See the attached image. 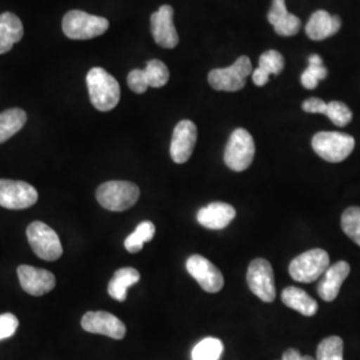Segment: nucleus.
<instances>
[{"mask_svg":"<svg viewBox=\"0 0 360 360\" xmlns=\"http://www.w3.org/2000/svg\"><path fill=\"white\" fill-rule=\"evenodd\" d=\"M141 281L139 271L132 267H124L116 271L108 283V294L117 302H124L127 297V290L131 285Z\"/></svg>","mask_w":360,"mask_h":360,"instance_id":"b1692460","label":"nucleus"},{"mask_svg":"<svg viewBox=\"0 0 360 360\" xmlns=\"http://www.w3.org/2000/svg\"><path fill=\"white\" fill-rule=\"evenodd\" d=\"M281 360H316L309 355H300V352L295 348H290L283 354V358Z\"/></svg>","mask_w":360,"mask_h":360,"instance_id":"72a5a7b5","label":"nucleus"},{"mask_svg":"<svg viewBox=\"0 0 360 360\" xmlns=\"http://www.w3.org/2000/svg\"><path fill=\"white\" fill-rule=\"evenodd\" d=\"M82 327L90 334L104 335L120 340L126 336V326L115 315L105 311H90L82 318Z\"/></svg>","mask_w":360,"mask_h":360,"instance_id":"ddd939ff","label":"nucleus"},{"mask_svg":"<svg viewBox=\"0 0 360 360\" xmlns=\"http://www.w3.org/2000/svg\"><path fill=\"white\" fill-rule=\"evenodd\" d=\"M343 349L345 345L342 338L328 336L319 343L316 349V360H345Z\"/></svg>","mask_w":360,"mask_h":360,"instance_id":"c85d7f7f","label":"nucleus"},{"mask_svg":"<svg viewBox=\"0 0 360 360\" xmlns=\"http://www.w3.org/2000/svg\"><path fill=\"white\" fill-rule=\"evenodd\" d=\"M247 283L254 295L260 300L271 303L275 300L276 290L274 281V270L270 262L262 257H257L250 263L247 271Z\"/></svg>","mask_w":360,"mask_h":360,"instance_id":"1a4fd4ad","label":"nucleus"},{"mask_svg":"<svg viewBox=\"0 0 360 360\" xmlns=\"http://www.w3.org/2000/svg\"><path fill=\"white\" fill-rule=\"evenodd\" d=\"M342 27V20L339 16L331 15L324 10L312 13L309 23L306 26V34L311 40L319 41L335 35Z\"/></svg>","mask_w":360,"mask_h":360,"instance_id":"aec40b11","label":"nucleus"},{"mask_svg":"<svg viewBox=\"0 0 360 360\" xmlns=\"http://www.w3.org/2000/svg\"><path fill=\"white\" fill-rule=\"evenodd\" d=\"M27 114L20 108H10L0 114V144L7 142L25 127Z\"/></svg>","mask_w":360,"mask_h":360,"instance_id":"393cba45","label":"nucleus"},{"mask_svg":"<svg viewBox=\"0 0 360 360\" xmlns=\"http://www.w3.org/2000/svg\"><path fill=\"white\" fill-rule=\"evenodd\" d=\"M27 239L32 251L43 260L53 262L63 254V247L58 233L46 223H31L27 229Z\"/></svg>","mask_w":360,"mask_h":360,"instance_id":"6e6552de","label":"nucleus"},{"mask_svg":"<svg viewBox=\"0 0 360 360\" xmlns=\"http://www.w3.org/2000/svg\"><path fill=\"white\" fill-rule=\"evenodd\" d=\"M303 110L309 114H326L327 103L319 98H309L302 104Z\"/></svg>","mask_w":360,"mask_h":360,"instance_id":"473e14b6","label":"nucleus"},{"mask_svg":"<svg viewBox=\"0 0 360 360\" xmlns=\"http://www.w3.org/2000/svg\"><path fill=\"white\" fill-rule=\"evenodd\" d=\"M252 75V65L248 56H240L227 68H215L208 74L210 86L217 91L236 92L245 86L247 77Z\"/></svg>","mask_w":360,"mask_h":360,"instance_id":"0eeeda50","label":"nucleus"},{"mask_svg":"<svg viewBox=\"0 0 360 360\" xmlns=\"http://www.w3.org/2000/svg\"><path fill=\"white\" fill-rule=\"evenodd\" d=\"M330 267V257L322 248H314L296 257L288 272L291 278L300 283H311L322 278L323 274Z\"/></svg>","mask_w":360,"mask_h":360,"instance_id":"20e7f679","label":"nucleus"},{"mask_svg":"<svg viewBox=\"0 0 360 360\" xmlns=\"http://www.w3.org/2000/svg\"><path fill=\"white\" fill-rule=\"evenodd\" d=\"M324 115L338 127H345L352 120V112L347 105L342 102H330L327 103V110Z\"/></svg>","mask_w":360,"mask_h":360,"instance_id":"7c9ffc66","label":"nucleus"},{"mask_svg":"<svg viewBox=\"0 0 360 360\" xmlns=\"http://www.w3.org/2000/svg\"><path fill=\"white\" fill-rule=\"evenodd\" d=\"M327 68L323 65V59L319 55H311L309 58V67L302 74V84L307 90L316 89L318 83L327 77Z\"/></svg>","mask_w":360,"mask_h":360,"instance_id":"bb28decb","label":"nucleus"},{"mask_svg":"<svg viewBox=\"0 0 360 360\" xmlns=\"http://www.w3.org/2000/svg\"><path fill=\"white\" fill-rule=\"evenodd\" d=\"M18 276L22 288L27 294L32 296H41L51 292L55 288V275L50 271L37 269L31 266H19Z\"/></svg>","mask_w":360,"mask_h":360,"instance_id":"dca6fc26","label":"nucleus"},{"mask_svg":"<svg viewBox=\"0 0 360 360\" xmlns=\"http://www.w3.org/2000/svg\"><path fill=\"white\" fill-rule=\"evenodd\" d=\"M22 20L11 13L0 15V53H6L13 49V44L23 38Z\"/></svg>","mask_w":360,"mask_h":360,"instance_id":"4be33fe9","label":"nucleus"},{"mask_svg":"<svg viewBox=\"0 0 360 360\" xmlns=\"http://www.w3.org/2000/svg\"><path fill=\"white\" fill-rule=\"evenodd\" d=\"M255 156V143L251 134L245 129H236L231 134L224 151L226 166L242 172L252 165Z\"/></svg>","mask_w":360,"mask_h":360,"instance_id":"423d86ee","label":"nucleus"},{"mask_svg":"<svg viewBox=\"0 0 360 360\" xmlns=\"http://www.w3.org/2000/svg\"><path fill=\"white\" fill-rule=\"evenodd\" d=\"M151 32L158 46L163 49L178 46L179 35L174 26V8L171 6H162L151 15Z\"/></svg>","mask_w":360,"mask_h":360,"instance_id":"2eb2a0df","label":"nucleus"},{"mask_svg":"<svg viewBox=\"0 0 360 360\" xmlns=\"http://www.w3.org/2000/svg\"><path fill=\"white\" fill-rule=\"evenodd\" d=\"M223 354V343L217 338L200 340L193 349V360H219Z\"/></svg>","mask_w":360,"mask_h":360,"instance_id":"cd10ccee","label":"nucleus"},{"mask_svg":"<svg viewBox=\"0 0 360 360\" xmlns=\"http://www.w3.org/2000/svg\"><path fill=\"white\" fill-rule=\"evenodd\" d=\"M87 89L91 103L99 111H111L120 101L117 80L101 67L92 68L87 74Z\"/></svg>","mask_w":360,"mask_h":360,"instance_id":"f257e3e1","label":"nucleus"},{"mask_svg":"<svg viewBox=\"0 0 360 360\" xmlns=\"http://www.w3.org/2000/svg\"><path fill=\"white\" fill-rule=\"evenodd\" d=\"M342 230L360 247V207H349L343 212Z\"/></svg>","mask_w":360,"mask_h":360,"instance_id":"c756f323","label":"nucleus"},{"mask_svg":"<svg viewBox=\"0 0 360 360\" xmlns=\"http://www.w3.org/2000/svg\"><path fill=\"white\" fill-rule=\"evenodd\" d=\"M349 271L351 267L345 260H340L335 263L334 266H330L327 269V271L323 274L321 283L318 285V294L323 300L333 302L338 297L340 287L347 279Z\"/></svg>","mask_w":360,"mask_h":360,"instance_id":"a211bd4d","label":"nucleus"},{"mask_svg":"<svg viewBox=\"0 0 360 360\" xmlns=\"http://www.w3.org/2000/svg\"><path fill=\"white\" fill-rule=\"evenodd\" d=\"M267 18L275 32L281 37H294L302 26L300 19L287 11L284 0H272V6Z\"/></svg>","mask_w":360,"mask_h":360,"instance_id":"6ab92c4d","label":"nucleus"},{"mask_svg":"<svg viewBox=\"0 0 360 360\" xmlns=\"http://www.w3.org/2000/svg\"><path fill=\"white\" fill-rule=\"evenodd\" d=\"M312 148L326 162L339 163L355 148V139L343 132H318L312 138Z\"/></svg>","mask_w":360,"mask_h":360,"instance_id":"39448f33","label":"nucleus"},{"mask_svg":"<svg viewBox=\"0 0 360 360\" xmlns=\"http://www.w3.org/2000/svg\"><path fill=\"white\" fill-rule=\"evenodd\" d=\"M186 269L206 292L217 294L224 285V278L221 272L207 257L202 255L188 257Z\"/></svg>","mask_w":360,"mask_h":360,"instance_id":"f8f14e48","label":"nucleus"},{"mask_svg":"<svg viewBox=\"0 0 360 360\" xmlns=\"http://www.w3.org/2000/svg\"><path fill=\"white\" fill-rule=\"evenodd\" d=\"M284 68V58L281 52L270 50L263 52L259 59L257 70L252 71V80L257 87H263L270 80L271 75H279Z\"/></svg>","mask_w":360,"mask_h":360,"instance_id":"412c9836","label":"nucleus"},{"mask_svg":"<svg viewBox=\"0 0 360 360\" xmlns=\"http://www.w3.org/2000/svg\"><path fill=\"white\" fill-rule=\"evenodd\" d=\"M169 71L160 60H150L144 70H132L127 77V83L135 94H144L148 87L160 89L167 84Z\"/></svg>","mask_w":360,"mask_h":360,"instance_id":"9b49d317","label":"nucleus"},{"mask_svg":"<svg viewBox=\"0 0 360 360\" xmlns=\"http://www.w3.org/2000/svg\"><path fill=\"white\" fill-rule=\"evenodd\" d=\"M141 196V190L135 183L124 180H111L103 183L98 191L99 205L108 211H126L134 206Z\"/></svg>","mask_w":360,"mask_h":360,"instance_id":"f03ea898","label":"nucleus"},{"mask_svg":"<svg viewBox=\"0 0 360 360\" xmlns=\"http://www.w3.org/2000/svg\"><path fill=\"white\" fill-rule=\"evenodd\" d=\"M155 226L153 221H142L135 231L127 236L124 240V247L131 254H138L142 251L143 245L154 239Z\"/></svg>","mask_w":360,"mask_h":360,"instance_id":"a878e982","label":"nucleus"},{"mask_svg":"<svg viewBox=\"0 0 360 360\" xmlns=\"http://www.w3.org/2000/svg\"><path fill=\"white\" fill-rule=\"evenodd\" d=\"M38 202V191L26 181L0 179V206L8 210H25Z\"/></svg>","mask_w":360,"mask_h":360,"instance_id":"9d476101","label":"nucleus"},{"mask_svg":"<svg viewBox=\"0 0 360 360\" xmlns=\"http://www.w3.org/2000/svg\"><path fill=\"white\" fill-rule=\"evenodd\" d=\"M282 300L287 307L295 309L304 316H314L318 311L316 300L297 287H287L282 292Z\"/></svg>","mask_w":360,"mask_h":360,"instance_id":"5701e85b","label":"nucleus"},{"mask_svg":"<svg viewBox=\"0 0 360 360\" xmlns=\"http://www.w3.org/2000/svg\"><path fill=\"white\" fill-rule=\"evenodd\" d=\"M19 327V321L13 314L0 315V340L8 339L16 333Z\"/></svg>","mask_w":360,"mask_h":360,"instance_id":"2f4dec72","label":"nucleus"},{"mask_svg":"<svg viewBox=\"0 0 360 360\" xmlns=\"http://www.w3.org/2000/svg\"><path fill=\"white\" fill-rule=\"evenodd\" d=\"M108 27L110 23L105 18L79 10L65 13L62 22L65 37L72 40H89L101 37L108 30Z\"/></svg>","mask_w":360,"mask_h":360,"instance_id":"7ed1b4c3","label":"nucleus"},{"mask_svg":"<svg viewBox=\"0 0 360 360\" xmlns=\"http://www.w3.org/2000/svg\"><path fill=\"white\" fill-rule=\"evenodd\" d=\"M235 217L236 211L231 205L214 202L200 208L196 219L200 226L206 227L208 230H223L231 223Z\"/></svg>","mask_w":360,"mask_h":360,"instance_id":"f3484780","label":"nucleus"},{"mask_svg":"<svg viewBox=\"0 0 360 360\" xmlns=\"http://www.w3.org/2000/svg\"><path fill=\"white\" fill-rule=\"evenodd\" d=\"M198 138V129L191 120H181L172 134V141L169 146V154L175 163H186L193 153Z\"/></svg>","mask_w":360,"mask_h":360,"instance_id":"4468645a","label":"nucleus"}]
</instances>
